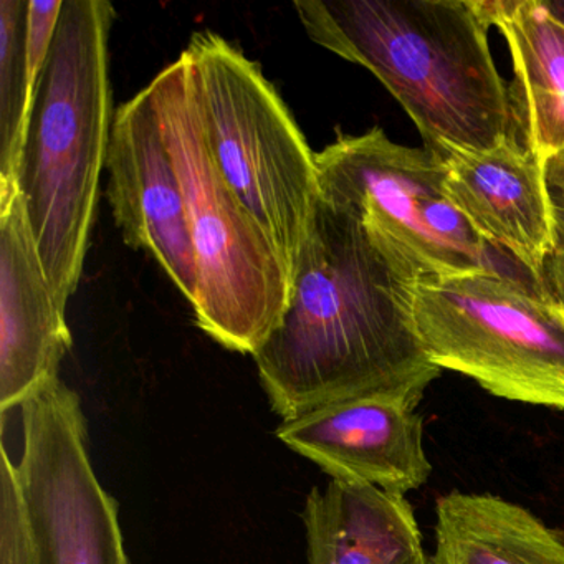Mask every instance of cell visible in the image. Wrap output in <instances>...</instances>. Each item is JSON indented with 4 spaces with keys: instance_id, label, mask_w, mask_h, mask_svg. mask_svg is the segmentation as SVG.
Returning <instances> with one entry per match:
<instances>
[{
    "instance_id": "2",
    "label": "cell",
    "mask_w": 564,
    "mask_h": 564,
    "mask_svg": "<svg viewBox=\"0 0 564 564\" xmlns=\"http://www.w3.org/2000/svg\"><path fill=\"white\" fill-rule=\"evenodd\" d=\"M308 37L371 72L408 111L425 148L524 143L477 0H302Z\"/></svg>"
},
{
    "instance_id": "12",
    "label": "cell",
    "mask_w": 564,
    "mask_h": 564,
    "mask_svg": "<svg viewBox=\"0 0 564 564\" xmlns=\"http://www.w3.org/2000/svg\"><path fill=\"white\" fill-rule=\"evenodd\" d=\"M437 156L445 189L462 216L488 247L510 257L536 285L554 246L544 164L524 143Z\"/></svg>"
},
{
    "instance_id": "14",
    "label": "cell",
    "mask_w": 564,
    "mask_h": 564,
    "mask_svg": "<svg viewBox=\"0 0 564 564\" xmlns=\"http://www.w3.org/2000/svg\"><path fill=\"white\" fill-rule=\"evenodd\" d=\"M513 58L511 100L524 147L546 163L564 151V25L543 0H477Z\"/></svg>"
},
{
    "instance_id": "19",
    "label": "cell",
    "mask_w": 564,
    "mask_h": 564,
    "mask_svg": "<svg viewBox=\"0 0 564 564\" xmlns=\"http://www.w3.org/2000/svg\"><path fill=\"white\" fill-rule=\"evenodd\" d=\"M550 14L564 25V0H543Z\"/></svg>"
},
{
    "instance_id": "20",
    "label": "cell",
    "mask_w": 564,
    "mask_h": 564,
    "mask_svg": "<svg viewBox=\"0 0 564 564\" xmlns=\"http://www.w3.org/2000/svg\"><path fill=\"white\" fill-rule=\"evenodd\" d=\"M409 564H429V557L425 556L424 551H422V553H419Z\"/></svg>"
},
{
    "instance_id": "5",
    "label": "cell",
    "mask_w": 564,
    "mask_h": 564,
    "mask_svg": "<svg viewBox=\"0 0 564 564\" xmlns=\"http://www.w3.org/2000/svg\"><path fill=\"white\" fill-rule=\"evenodd\" d=\"M183 55L214 161L292 276L322 200L316 153L259 64L223 35L197 32Z\"/></svg>"
},
{
    "instance_id": "17",
    "label": "cell",
    "mask_w": 564,
    "mask_h": 564,
    "mask_svg": "<svg viewBox=\"0 0 564 564\" xmlns=\"http://www.w3.org/2000/svg\"><path fill=\"white\" fill-rule=\"evenodd\" d=\"M0 564H41L18 467L6 447L0 465Z\"/></svg>"
},
{
    "instance_id": "16",
    "label": "cell",
    "mask_w": 564,
    "mask_h": 564,
    "mask_svg": "<svg viewBox=\"0 0 564 564\" xmlns=\"http://www.w3.org/2000/svg\"><path fill=\"white\" fill-rule=\"evenodd\" d=\"M29 0H0V187L14 186L35 91L28 64Z\"/></svg>"
},
{
    "instance_id": "3",
    "label": "cell",
    "mask_w": 564,
    "mask_h": 564,
    "mask_svg": "<svg viewBox=\"0 0 564 564\" xmlns=\"http://www.w3.org/2000/svg\"><path fill=\"white\" fill-rule=\"evenodd\" d=\"M107 0H64L32 105L19 189L55 299L67 312L84 273L113 127Z\"/></svg>"
},
{
    "instance_id": "10",
    "label": "cell",
    "mask_w": 564,
    "mask_h": 564,
    "mask_svg": "<svg viewBox=\"0 0 564 564\" xmlns=\"http://www.w3.org/2000/svg\"><path fill=\"white\" fill-rule=\"evenodd\" d=\"M419 402L394 392L365 395L282 421L276 437L333 480L404 497L421 488L432 471L415 412Z\"/></svg>"
},
{
    "instance_id": "18",
    "label": "cell",
    "mask_w": 564,
    "mask_h": 564,
    "mask_svg": "<svg viewBox=\"0 0 564 564\" xmlns=\"http://www.w3.org/2000/svg\"><path fill=\"white\" fill-rule=\"evenodd\" d=\"M544 177L553 213L554 246L534 289L564 310V151L544 163Z\"/></svg>"
},
{
    "instance_id": "6",
    "label": "cell",
    "mask_w": 564,
    "mask_h": 564,
    "mask_svg": "<svg viewBox=\"0 0 564 564\" xmlns=\"http://www.w3.org/2000/svg\"><path fill=\"white\" fill-rule=\"evenodd\" d=\"M316 167L323 203L355 217L415 282L503 272L452 203L434 151L402 147L372 128L338 134L316 153Z\"/></svg>"
},
{
    "instance_id": "8",
    "label": "cell",
    "mask_w": 564,
    "mask_h": 564,
    "mask_svg": "<svg viewBox=\"0 0 564 564\" xmlns=\"http://www.w3.org/2000/svg\"><path fill=\"white\" fill-rule=\"evenodd\" d=\"M21 414L15 467L41 564H130L117 501L90 460L77 392L54 379L22 404Z\"/></svg>"
},
{
    "instance_id": "1",
    "label": "cell",
    "mask_w": 564,
    "mask_h": 564,
    "mask_svg": "<svg viewBox=\"0 0 564 564\" xmlns=\"http://www.w3.org/2000/svg\"><path fill=\"white\" fill-rule=\"evenodd\" d=\"M414 279L355 217L319 200L279 326L253 355L282 421L365 395L422 399L441 369L412 316Z\"/></svg>"
},
{
    "instance_id": "21",
    "label": "cell",
    "mask_w": 564,
    "mask_h": 564,
    "mask_svg": "<svg viewBox=\"0 0 564 564\" xmlns=\"http://www.w3.org/2000/svg\"><path fill=\"white\" fill-rule=\"evenodd\" d=\"M131 564V563H130Z\"/></svg>"
},
{
    "instance_id": "11",
    "label": "cell",
    "mask_w": 564,
    "mask_h": 564,
    "mask_svg": "<svg viewBox=\"0 0 564 564\" xmlns=\"http://www.w3.org/2000/svg\"><path fill=\"white\" fill-rule=\"evenodd\" d=\"M19 184L0 187V411L22 408L58 378L72 348Z\"/></svg>"
},
{
    "instance_id": "13",
    "label": "cell",
    "mask_w": 564,
    "mask_h": 564,
    "mask_svg": "<svg viewBox=\"0 0 564 564\" xmlns=\"http://www.w3.org/2000/svg\"><path fill=\"white\" fill-rule=\"evenodd\" d=\"M303 524L306 564H409L424 551L411 503L371 485L313 488Z\"/></svg>"
},
{
    "instance_id": "9",
    "label": "cell",
    "mask_w": 564,
    "mask_h": 564,
    "mask_svg": "<svg viewBox=\"0 0 564 564\" xmlns=\"http://www.w3.org/2000/svg\"><path fill=\"white\" fill-rule=\"evenodd\" d=\"M107 171L124 242L153 256L194 306L197 265L186 203L148 88L115 111Z\"/></svg>"
},
{
    "instance_id": "7",
    "label": "cell",
    "mask_w": 564,
    "mask_h": 564,
    "mask_svg": "<svg viewBox=\"0 0 564 564\" xmlns=\"http://www.w3.org/2000/svg\"><path fill=\"white\" fill-rule=\"evenodd\" d=\"M429 361L508 401L564 411V310L530 280L478 272L412 286Z\"/></svg>"
},
{
    "instance_id": "15",
    "label": "cell",
    "mask_w": 564,
    "mask_h": 564,
    "mask_svg": "<svg viewBox=\"0 0 564 564\" xmlns=\"http://www.w3.org/2000/svg\"><path fill=\"white\" fill-rule=\"evenodd\" d=\"M429 564H564V541L520 505L451 491L435 505Z\"/></svg>"
},
{
    "instance_id": "4",
    "label": "cell",
    "mask_w": 564,
    "mask_h": 564,
    "mask_svg": "<svg viewBox=\"0 0 564 564\" xmlns=\"http://www.w3.org/2000/svg\"><path fill=\"white\" fill-rule=\"evenodd\" d=\"M147 88L186 203L197 265L194 318L224 348L253 356L285 312L289 269L214 161L186 57Z\"/></svg>"
}]
</instances>
